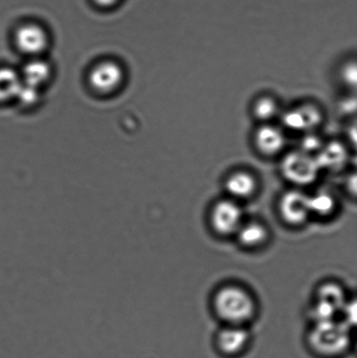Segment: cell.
<instances>
[{
    "instance_id": "13",
    "label": "cell",
    "mask_w": 357,
    "mask_h": 358,
    "mask_svg": "<svg viewBox=\"0 0 357 358\" xmlns=\"http://www.w3.org/2000/svg\"><path fill=\"white\" fill-rule=\"evenodd\" d=\"M15 42L17 47L24 54L36 56L48 48V36L43 28L27 24L17 30Z\"/></svg>"
},
{
    "instance_id": "9",
    "label": "cell",
    "mask_w": 357,
    "mask_h": 358,
    "mask_svg": "<svg viewBox=\"0 0 357 358\" xmlns=\"http://www.w3.org/2000/svg\"><path fill=\"white\" fill-rule=\"evenodd\" d=\"M260 187L257 175L247 168H237L231 171L224 180V188L227 196L236 200L250 199L256 194Z\"/></svg>"
},
{
    "instance_id": "12",
    "label": "cell",
    "mask_w": 357,
    "mask_h": 358,
    "mask_svg": "<svg viewBox=\"0 0 357 358\" xmlns=\"http://www.w3.org/2000/svg\"><path fill=\"white\" fill-rule=\"evenodd\" d=\"M89 80L94 90L101 93H110L121 85L124 80V71L117 63L105 62L92 70Z\"/></svg>"
},
{
    "instance_id": "7",
    "label": "cell",
    "mask_w": 357,
    "mask_h": 358,
    "mask_svg": "<svg viewBox=\"0 0 357 358\" xmlns=\"http://www.w3.org/2000/svg\"><path fill=\"white\" fill-rule=\"evenodd\" d=\"M244 221L243 210L240 202L229 196L217 201L210 213L211 227L220 236H235Z\"/></svg>"
},
{
    "instance_id": "15",
    "label": "cell",
    "mask_w": 357,
    "mask_h": 358,
    "mask_svg": "<svg viewBox=\"0 0 357 358\" xmlns=\"http://www.w3.org/2000/svg\"><path fill=\"white\" fill-rule=\"evenodd\" d=\"M316 159L321 171H337L344 166V147L337 141L325 142Z\"/></svg>"
},
{
    "instance_id": "23",
    "label": "cell",
    "mask_w": 357,
    "mask_h": 358,
    "mask_svg": "<svg viewBox=\"0 0 357 358\" xmlns=\"http://www.w3.org/2000/svg\"><path fill=\"white\" fill-rule=\"evenodd\" d=\"M96 1L101 6H110L117 3L118 0H96Z\"/></svg>"
},
{
    "instance_id": "20",
    "label": "cell",
    "mask_w": 357,
    "mask_h": 358,
    "mask_svg": "<svg viewBox=\"0 0 357 358\" xmlns=\"http://www.w3.org/2000/svg\"><path fill=\"white\" fill-rule=\"evenodd\" d=\"M302 136L303 140L300 141L298 148L314 156H316V154L320 152L321 147L326 142L324 141L319 131L306 133Z\"/></svg>"
},
{
    "instance_id": "4",
    "label": "cell",
    "mask_w": 357,
    "mask_h": 358,
    "mask_svg": "<svg viewBox=\"0 0 357 358\" xmlns=\"http://www.w3.org/2000/svg\"><path fill=\"white\" fill-rule=\"evenodd\" d=\"M279 171L283 178L296 188L313 185L321 173L316 156L299 148L286 150L279 157Z\"/></svg>"
},
{
    "instance_id": "11",
    "label": "cell",
    "mask_w": 357,
    "mask_h": 358,
    "mask_svg": "<svg viewBox=\"0 0 357 358\" xmlns=\"http://www.w3.org/2000/svg\"><path fill=\"white\" fill-rule=\"evenodd\" d=\"M283 110L281 100L272 93L258 94L250 105V115L256 124L278 122Z\"/></svg>"
},
{
    "instance_id": "16",
    "label": "cell",
    "mask_w": 357,
    "mask_h": 358,
    "mask_svg": "<svg viewBox=\"0 0 357 358\" xmlns=\"http://www.w3.org/2000/svg\"><path fill=\"white\" fill-rule=\"evenodd\" d=\"M311 216L328 219L337 213V198L328 191H319L309 195Z\"/></svg>"
},
{
    "instance_id": "14",
    "label": "cell",
    "mask_w": 357,
    "mask_h": 358,
    "mask_svg": "<svg viewBox=\"0 0 357 358\" xmlns=\"http://www.w3.org/2000/svg\"><path fill=\"white\" fill-rule=\"evenodd\" d=\"M235 236L241 245L248 249L260 248L267 243L269 230L258 220H245Z\"/></svg>"
},
{
    "instance_id": "2",
    "label": "cell",
    "mask_w": 357,
    "mask_h": 358,
    "mask_svg": "<svg viewBox=\"0 0 357 358\" xmlns=\"http://www.w3.org/2000/svg\"><path fill=\"white\" fill-rule=\"evenodd\" d=\"M213 310L226 325H246L257 312L256 301L245 287L229 284L220 287L213 296Z\"/></svg>"
},
{
    "instance_id": "19",
    "label": "cell",
    "mask_w": 357,
    "mask_h": 358,
    "mask_svg": "<svg viewBox=\"0 0 357 358\" xmlns=\"http://www.w3.org/2000/svg\"><path fill=\"white\" fill-rule=\"evenodd\" d=\"M339 78L346 89L357 94V56L342 62L339 69Z\"/></svg>"
},
{
    "instance_id": "6",
    "label": "cell",
    "mask_w": 357,
    "mask_h": 358,
    "mask_svg": "<svg viewBox=\"0 0 357 358\" xmlns=\"http://www.w3.org/2000/svg\"><path fill=\"white\" fill-rule=\"evenodd\" d=\"M348 297L340 284L334 282L321 284L318 287L310 308L311 318L314 322L338 319Z\"/></svg>"
},
{
    "instance_id": "17",
    "label": "cell",
    "mask_w": 357,
    "mask_h": 358,
    "mask_svg": "<svg viewBox=\"0 0 357 358\" xmlns=\"http://www.w3.org/2000/svg\"><path fill=\"white\" fill-rule=\"evenodd\" d=\"M51 75L50 66L48 62L34 59L24 66L21 79L24 84L40 90L48 82Z\"/></svg>"
},
{
    "instance_id": "24",
    "label": "cell",
    "mask_w": 357,
    "mask_h": 358,
    "mask_svg": "<svg viewBox=\"0 0 357 358\" xmlns=\"http://www.w3.org/2000/svg\"><path fill=\"white\" fill-rule=\"evenodd\" d=\"M351 349L354 350L357 355V331H356L355 335H353Z\"/></svg>"
},
{
    "instance_id": "18",
    "label": "cell",
    "mask_w": 357,
    "mask_h": 358,
    "mask_svg": "<svg viewBox=\"0 0 357 358\" xmlns=\"http://www.w3.org/2000/svg\"><path fill=\"white\" fill-rule=\"evenodd\" d=\"M22 84L20 75L10 68H0V103L16 99Z\"/></svg>"
},
{
    "instance_id": "22",
    "label": "cell",
    "mask_w": 357,
    "mask_h": 358,
    "mask_svg": "<svg viewBox=\"0 0 357 358\" xmlns=\"http://www.w3.org/2000/svg\"><path fill=\"white\" fill-rule=\"evenodd\" d=\"M40 98V90L36 89L22 82L19 92H17L16 100L19 101L21 105L31 106L38 103Z\"/></svg>"
},
{
    "instance_id": "3",
    "label": "cell",
    "mask_w": 357,
    "mask_h": 358,
    "mask_svg": "<svg viewBox=\"0 0 357 358\" xmlns=\"http://www.w3.org/2000/svg\"><path fill=\"white\" fill-rule=\"evenodd\" d=\"M326 119V112L320 103L313 100H303L284 108L278 122L286 131L303 135L320 131Z\"/></svg>"
},
{
    "instance_id": "8",
    "label": "cell",
    "mask_w": 357,
    "mask_h": 358,
    "mask_svg": "<svg viewBox=\"0 0 357 358\" xmlns=\"http://www.w3.org/2000/svg\"><path fill=\"white\" fill-rule=\"evenodd\" d=\"M279 212L284 222L300 227L310 219L309 195L298 188L283 193L279 201Z\"/></svg>"
},
{
    "instance_id": "1",
    "label": "cell",
    "mask_w": 357,
    "mask_h": 358,
    "mask_svg": "<svg viewBox=\"0 0 357 358\" xmlns=\"http://www.w3.org/2000/svg\"><path fill=\"white\" fill-rule=\"evenodd\" d=\"M352 329L342 319L314 322L307 345L321 358H339L352 348Z\"/></svg>"
},
{
    "instance_id": "21",
    "label": "cell",
    "mask_w": 357,
    "mask_h": 358,
    "mask_svg": "<svg viewBox=\"0 0 357 358\" xmlns=\"http://www.w3.org/2000/svg\"><path fill=\"white\" fill-rule=\"evenodd\" d=\"M342 320L351 328L357 331V294L349 296L342 310Z\"/></svg>"
},
{
    "instance_id": "5",
    "label": "cell",
    "mask_w": 357,
    "mask_h": 358,
    "mask_svg": "<svg viewBox=\"0 0 357 358\" xmlns=\"http://www.w3.org/2000/svg\"><path fill=\"white\" fill-rule=\"evenodd\" d=\"M250 141L255 154L264 159H279L288 150L286 131L279 122L256 124L252 132Z\"/></svg>"
},
{
    "instance_id": "10",
    "label": "cell",
    "mask_w": 357,
    "mask_h": 358,
    "mask_svg": "<svg viewBox=\"0 0 357 358\" xmlns=\"http://www.w3.org/2000/svg\"><path fill=\"white\" fill-rule=\"evenodd\" d=\"M250 342V333L243 325H226L216 336L217 349L226 357L242 355Z\"/></svg>"
}]
</instances>
